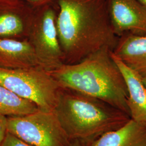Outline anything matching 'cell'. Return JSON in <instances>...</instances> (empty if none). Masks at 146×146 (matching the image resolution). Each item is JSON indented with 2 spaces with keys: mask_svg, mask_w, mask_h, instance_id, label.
<instances>
[{
  "mask_svg": "<svg viewBox=\"0 0 146 146\" xmlns=\"http://www.w3.org/2000/svg\"><path fill=\"white\" fill-rule=\"evenodd\" d=\"M70 146H88L85 143L79 140H73L71 141Z\"/></svg>",
  "mask_w": 146,
  "mask_h": 146,
  "instance_id": "17",
  "label": "cell"
},
{
  "mask_svg": "<svg viewBox=\"0 0 146 146\" xmlns=\"http://www.w3.org/2000/svg\"><path fill=\"white\" fill-rule=\"evenodd\" d=\"M88 146H146V127L133 120L101 136Z\"/></svg>",
  "mask_w": 146,
  "mask_h": 146,
  "instance_id": "12",
  "label": "cell"
},
{
  "mask_svg": "<svg viewBox=\"0 0 146 146\" xmlns=\"http://www.w3.org/2000/svg\"><path fill=\"white\" fill-rule=\"evenodd\" d=\"M110 21L118 37L146 36V7L137 0H107Z\"/></svg>",
  "mask_w": 146,
  "mask_h": 146,
  "instance_id": "7",
  "label": "cell"
},
{
  "mask_svg": "<svg viewBox=\"0 0 146 146\" xmlns=\"http://www.w3.org/2000/svg\"><path fill=\"white\" fill-rule=\"evenodd\" d=\"M0 85L34 102L44 111H54L61 89L50 72L41 67H0Z\"/></svg>",
  "mask_w": 146,
  "mask_h": 146,
  "instance_id": "4",
  "label": "cell"
},
{
  "mask_svg": "<svg viewBox=\"0 0 146 146\" xmlns=\"http://www.w3.org/2000/svg\"><path fill=\"white\" fill-rule=\"evenodd\" d=\"M142 80L143 83L144 84V85L145 86V87H146V78H142Z\"/></svg>",
  "mask_w": 146,
  "mask_h": 146,
  "instance_id": "19",
  "label": "cell"
},
{
  "mask_svg": "<svg viewBox=\"0 0 146 146\" xmlns=\"http://www.w3.org/2000/svg\"><path fill=\"white\" fill-rule=\"evenodd\" d=\"M111 52L104 48L79 62L63 64L49 72L61 88L99 99L130 116L127 86Z\"/></svg>",
  "mask_w": 146,
  "mask_h": 146,
  "instance_id": "2",
  "label": "cell"
},
{
  "mask_svg": "<svg viewBox=\"0 0 146 146\" xmlns=\"http://www.w3.org/2000/svg\"><path fill=\"white\" fill-rule=\"evenodd\" d=\"M54 111L70 140L82 141L88 146L131 119L125 112L101 100L63 88Z\"/></svg>",
  "mask_w": 146,
  "mask_h": 146,
  "instance_id": "3",
  "label": "cell"
},
{
  "mask_svg": "<svg viewBox=\"0 0 146 146\" xmlns=\"http://www.w3.org/2000/svg\"><path fill=\"white\" fill-rule=\"evenodd\" d=\"M112 52L141 78H146V36L123 35Z\"/></svg>",
  "mask_w": 146,
  "mask_h": 146,
  "instance_id": "11",
  "label": "cell"
},
{
  "mask_svg": "<svg viewBox=\"0 0 146 146\" xmlns=\"http://www.w3.org/2000/svg\"><path fill=\"white\" fill-rule=\"evenodd\" d=\"M8 132L34 146H70L71 140L54 111L8 117Z\"/></svg>",
  "mask_w": 146,
  "mask_h": 146,
  "instance_id": "6",
  "label": "cell"
},
{
  "mask_svg": "<svg viewBox=\"0 0 146 146\" xmlns=\"http://www.w3.org/2000/svg\"><path fill=\"white\" fill-rule=\"evenodd\" d=\"M36 104L21 98L0 85V114L7 117L20 116L39 110Z\"/></svg>",
  "mask_w": 146,
  "mask_h": 146,
  "instance_id": "13",
  "label": "cell"
},
{
  "mask_svg": "<svg viewBox=\"0 0 146 146\" xmlns=\"http://www.w3.org/2000/svg\"><path fill=\"white\" fill-rule=\"evenodd\" d=\"M111 55L125 80L128 92L127 105L131 119L146 127V88L142 78L115 56L112 52Z\"/></svg>",
  "mask_w": 146,
  "mask_h": 146,
  "instance_id": "10",
  "label": "cell"
},
{
  "mask_svg": "<svg viewBox=\"0 0 146 146\" xmlns=\"http://www.w3.org/2000/svg\"><path fill=\"white\" fill-rule=\"evenodd\" d=\"M8 132V117L0 114V145Z\"/></svg>",
  "mask_w": 146,
  "mask_h": 146,
  "instance_id": "15",
  "label": "cell"
},
{
  "mask_svg": "<svg viewBox=\"0 0 146 146\" xmlns=\"http://www.w3.org/2000/svg\"><path fill=\"white\" fill-rule=\"evenodd\" d=\"M0 146H34L23 141L17 136L7 132Z\"/></svg>",
  "mask_w": 146,
  "mask_h": 146,
  "instance_id": "14",
  "label": "cell"
},
{
  "mask_svg": "<svg viewBox=\"0 0 146 146\" xmlns=\"http://www.w3.org/2000/svg\"><path fill=\"white\" fill-rule=\"evenodd\" d=\"M41 67L28 38L0 37V67L20 69Z\"/></svg>",
  "mask_w": 146,
  "mask_h": 146,
  "instance_id": "9",
  "label": "cell"
},
{
  "mask_svg": "<svg viewBox=\"0 0 146 146\" xmlns=\"http://www.w3.org/2000/svg\"><path fill=\"white\" fill-rule=\"evenodd\" d=\"M34 9H37L45 5L56 2V0H23Z\"/></svg>",
  "mask_w": 146,
  "mask_h": 146,
  "instance_id": "16",
  "label": "cell"
},
{
  "mask_svg": "<svg viewBox=\"0 0 146 146\" xmlns=\"http://www.w3.org/2000/svg\"><path fill=\"white\" fill-rule=\"evenodd\" d=\"M34 13L23 0H0V37L27 38Z\"/></svg>",
  "mask_w": 146,
  "mask_h": 146,
  "instance_id": "8",
  "label": "cell"
},
{
  "mask_svg": "<svg viewBox=\"0 0 146 146\" xmlns=\"http://www.w3.org/2000/svg\"><path fill=\"white\" fill-rule=\"evenodd\" d=\"M56 2L35 9L28 40L41 67L51 72L64 64L56 28Z\"/></svg>",
  "mask_w": 146,
  "mask_h": 146,
  "instance_id": "5",
  "label": "cell"
},
{
  "mask_svg": "<svg viewBox=\"0 0 146 146\" xmlns=\"http://www.w3.org/2000/svg\"><path fill=\"white\" fill-rule=\"evenodd\" d=\"M56 28L64 64H74L102 49H114L119 37L107 0H56Z\"/></svg>",
  "mask_w": 146,
  "mask_h": 146,
  "instance_id": "1",
  "label": "cell"
},
{
  "mask_svg": "<svg viewBox=\"0 0 146 146\" xmlns=\"http://www.w3.org/2000/svg\"><path fill=\"white\" fill-rule=\"evenodd\" d=\"M139 1L141 3H142L143 5H145L146 7V0H137Z\"/></svg>",
  "mask_w": 146,
  "mask_h": 146,
  "instance_id": "18",
  "label": "cell"
}]
</instances>
